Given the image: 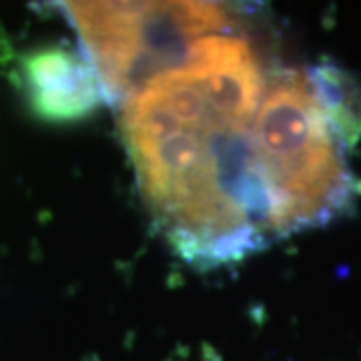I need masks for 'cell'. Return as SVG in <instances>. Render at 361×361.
Instances as JSON below:
<instances>
[{"label": "cell", "mask_w": 361, "mask_h": 361, "mask_svg": "<svg viewBox=\"0 0 361 361\" xmlns=\"http://www.w3.org/2000/svg\"><path fill=\"white\" fill-rule=\"evenodd\" d=\"M311 77L343 142L351 145L357 141L361 135V99L353 80L336 66L315 68Z\"/></svg>", "instance_id": "5"}, {"label": "cell", "mask_w": 361, "mask_h": 361, "mask_svg": "<svg viewBox=\"0 0 361 361\" xmlns=\"http://www.w3.org/2000/svg\"><path fill=\"white\" fill-rule=\"evenodd\" d=\"M343 139L305 71H281L251 129V173L267 235L325 225L353 197Z\"/></svg>", "instance_id": "2"}, {"label": "cell", "mask_w": 361, "mask_h": 361, "mask_svg": "<svg viewBox=\"0 0 361 361\" xmlns=\"http://www.w3.org/2000/svg\"><path fill=\"white\" fill-rule=\"evenodd\" d=\"M18 82L30 111L49 123L87 118L106 101L89 59L65 44L26 52L18 63Z\"/></svg>", "instance_id": "4"}, {"label": "cell", "mask_w": 361, "mask_h": 361, "mask_svg": "<svg viewBox=\"0 0 361 361\" xmlns=\"http://www.w3.org/2000/svg\"><path fill=\"white\" fill-rule=\"evenodd\" d=\"M106 101L129 99L187 56L201 39L223 35L227 13L211 2H65Z\"/></svg>", "instance_id": "3"}, {"label": "cell", "mask_w": 361, "mask_h": 361, "mask_svg": "<svg viewBox=\"0 0 361 361\" xmlns=\"http://www.w3.org/2000/svg\"><path fill=\"white\" fill-rule=\"evenodd\" d=\"M263 75L245 40L213 35L125 101L121 127L142 195L195 265L243 259L267 229L251 173Z\"/></svg>", "instance_id": "1"}]
</instances>
